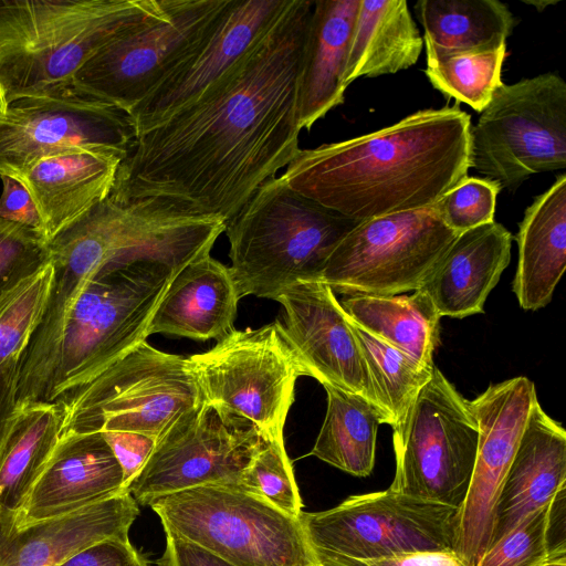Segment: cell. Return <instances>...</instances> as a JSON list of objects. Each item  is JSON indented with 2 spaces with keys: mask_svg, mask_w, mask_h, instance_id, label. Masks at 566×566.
Listing matches in <instances>:
<instances>
[{
  "mask_svg": "<svg viewBox=\"0 0 566 566\" xmlns=\"http://www.w3.org/2000/svg\"><path fill=\"white\" fill-rule=\"evenodd\" d=\"M314 0H286L193 103L135 136L109 197L234 217L297 151L298 87Z\"/></svg>",
  "mask_w": 566,
  "mask_h": 566,
  "instance_id": "cell-1",
  "label": "cell"
},
{
  "mask_svg": "<svg viewBox=\"0 0 566 566\" xmlns=\"http://www.w3.org/2000/svg\"><path fill=\"white\" fill-rule=\"evenodd\" d=\"M471 126L458 106L418 111L358 137L300 148L282 176L358 222L428 208L468 176Z\"/></svg>",
  "mask_w": 566,
  "mask_h": 566,
  "instance_id": "cell-2",
  "label": "cell"
},
{
  "mask_svg": "<svg viewBox=\"0 0 566 566\" xmlns=\"http://www.w3.org/2000/svg\"><path fill=\"white\" fill-rule=\"evenodd\" d=\"M224 230L219 217L185 213L154 198L119 202L108 196L49 241V304L67 311L87 281L106 266L148 262L179 272L210 253Z\"/></svg>",
  "mask_w": 566,
  "mask_h": 566,
  "instance_id": "cell-3",
  "label": "cell"
},
{
  "mask_svg": "<svg viewBox=\"0 0 566 566\" xmlns=\"http://www.w3.org/2000/svg\"><path fill=\"white\" fill-rule=\"evenodd\" d=\"M150 0H0V112L72 87L80 67Z\"/></svg>",
  "mask_w": 566,
  "mask_h": 566,
  "instance_id": "cell-4",
  "label": "cell"
},
{
  "mask_svg": "<svg viewBox=\"0 0 566 566\" xmlns=\"http://www.w3.org/2000/svg\"><path fill=\"white\" fill-rule=\"evenodd\" d=\"M357 223L301 195L282 175L266 180L226 223L239 298L275 300L298 282L318 280Z\"/></svg>",
  "mask_w": 566,
  "mask_h": 566,
  "instance_id": "cell-5",
  "label": "cell"
},
{
  "mask_svg": "<svg viewBox=\"0 0 566 566\" xmlns=\"http://www.w3.org/2000/svg\"><path fill=\"white\" fill-rule=\"evenodd\" d=\"M177 273L140 262L106 266L93 275L65 318L40 402L64 400L145 342Z\"/></svg>",
  "mask_w": 566,
  "mask_h": 566,
  "instance_id": "cell-6",
  "label": "cell"
},
{
  "mask_svg": "<svg viewBox=\"0 0 566 566\" xmlns=\"http://www.w3.org/2000/svg\"><path fill=\"white\" fill-rule=\"evenodd\" d=\"M205 398L188 357L146 340L57 403L62 433L130 431L156 442Z\"/></svg>",
  "mask_w": 566,
  "mask_h": 566,
  "instance_id": "cell-7",
  "label": "cell"
},
{
  "mask_svg": "<svg viewBox=\"0 0 566 566\" xmlns=\"http://www.w3.org/2000/svg\"><path fill=\"white\" fill-rule=\"evenodd\" d=\"M166 534L234 566H313L298 518L239 488L201 485L154 500Z\"/></svg>",
  "mask_w": 566,
  "mask_h": 566,
  "instance_id": "cell-8",
  "label": "cell"
},
{
  "mask_svg": "<svg viewBox=\"0 0 566 566\" xmlns=\"http://www.w3.org/2000/svg\"><path fill=\"white\" fill-rule=\"evenodd\" d=\"M232 0H150L75 73V93L129 113Z\"/></svg>",
  "mask_w": 566,
  "mask_h": 566,
  "instance_id": "cell-9",
  "label": "cell"
},
{
  "mask_svg": "<svg viewBox=\"0 0 566 566\" xmlns=\"http://www.w3.org/2000/svg\"><path fill=\"white\" fill-rule=\"evenodd\" d=\"M470 134V168L510 192L532 175L565 169L566 82L547 72L502 83Z\"/></svg>",
  "mask_w": 566,
  "mask_h": 566,
  "instance_id": "cell-10",
  "label": "cell"
},
{
  "mask_svg": "<svg viewBox=\"0 0 566 566\" xmlns=\"http://www.w3.org/2000/svg\"><path fill=\"white\" fill-rule=\"evenodd\" d=\"M479 434L470 400L434 366L402 424L392 430L396 471L389 490L460 510Z\"/></svg>",
  "mask_w": 566,
  "mask_h": 566,
  "instance_id": "cell-11",
  "label": "cell"
},
{
  "mask_svg": "<svg viewBox=\"0 0 566 566\" xmlns=\"http://www.w3.org/2000/svg\"><path fill=\"white\" fill-rule=\"evenodd\" d=\"M458 509L389 489L353 495L337 506L298 515L321 566L413 552L453 551Z\"/></svg>",
  "mask_w": 566,
  "mask_h": 566,
  "instance_id": "cell-12",
  "label": "cell"
},
{
  "mask_svg": "<svg viewBox=\"0 0 566 566\" xmlns=\"http://www.w3.org/2000/svg\"><path fill=\"white\" fill-rule=\"evenodd\" d=\"M188 360L209 405L252 424L264 439L283 436L304 374L281 322L233 329Z\"/></svg>",
  "mask_w": 566,
  "mask_h": 566,
  "instance_id": "cell-13",
  "label": "cell"
},
{
  "mask_svg": "<svg viewBox=\"0 0 566 566\" xmlns=\"http://www.w3.org/2000/svg\"><path fill=\"white\" fill-rule=\"evenodd\" d=\"M458 235L433 206L360 221L334 249L318 280L347 296L417 291Z\"/></svg>",
  "mask_w": 566,
  "mask_h": 566,
  "instance_id": "cell-14",
  "label": "cell"
},
{
  "mask_svg": "<svg viewBox=\"0 0 566 566\" xmlns=\"http://www.w3.org/2000/svg\"><path fill=\"white\" fill-rule=\"evenodd\" d=\"M135 130L122 109L71 87L0 112V176L19 177L41 158L75 149L127 156Z\"/></svg>",
  "mask_w": 566,
  "mask_h": 566,
  "instance_id": "cell-15",
  "label": "cell"
},
{
  "mask_svg": "<svg viewBox=\"0 0 566 566\" xmlns=\"http://www.w3.org/2000/svg\"><path fill=\"white\" fill-rule=\"evenodd\" d=\"M261 440L252 424L205 401L156 442L126 490L137 504L149 505L201 485L239 488Z\"/></svg>",
  "mask_w": 566,
  "mask_h": 566,
  "instance_id": "cell-16",
  "label": "cell"
},
{
  "mask_svg": "<svg viewBox=\"0 0 566 566\" xmlns=\"http://www.w3.org/2000/svg\"><path fill=\"white\" fill-rule=\"evenodd\" d=\"M536 398L533 381L518 376L492 384L470 400L480 434L453 544V552L468 566H476L491 546L494 505Z\"/></svg>",
  "mask_w": 566,
  "mask_h": 566,
  "instance_id": "cell-17",
  "label": "cell"
},
{
  "mask_svg": "<svg viewBox=\"0 0 566 566\" xmlns=\"http://www.w3.org/2000/svg\"><path fill=\"white\" fill-rule=\"evenodd\" d=\"M286 0H232L129 113L135 136L193 103L272 22Z\"/></svg>",
  "mask_w": 566,
  "mask_h": 566,
  "instance_id": "cell-18",
  "label": "cell"
},
{
  "mask_svg": "<svg viewBox=\"0 0 566 566\" xmlns=\"http://www.w3.org/2000/svg\"><path fill=\"white\" fill-rule=\"evenodd\" d=\"M275 301L283 306L282 329L304 376L356 395L378 411L349 317L333 290L319 280L303 281Z\"/></svg>",
  "mask_w": 566,
  "mask_h": 566,
  "instance_id": "cell-19",
  "label": "cell"
},
{
  "mask_svg": "<svg viewBox=\"0 0 566 566\" xmlns=\"http://www.w3.org/2000/svg\"><path fill=\"white\" fill-rule=\"evenodd\" d=\"M124 475L102 433L69 431L59 442L23 505L18 526L65 515L118 495Z\"/></svg>",
  "mask_w": 566,
  "mask_h": 566,
  "instance_id": "cell-20",
  "label": "cell"
},
{
  "mask_svg": "<svg viewBox=\"0 0 566 566\" xmlns=\"http://www.w3.org/2000/svg\"><path fill=\"white\" fill-rule=\"evenodd\" d=\"M138 512L128 492L22 526L15 524L12 514L0 511V566H59L98 542L128 541Z\"/></svg>",
  "mask_w": 566,
  "mask_h": 566,
  "instance_id": "cell-21",
  "label": "cell"
},
{
  "mask_svg": "<svg viewBox=\"0 0 566 566\" xmlns=\"http://www.w3.org/2000/svg\"><path fill=\"white\" fill-rule=\"evenodd\" d=\"M566 486V432L536 398L493 511L491 546ZM490 546V547H491Z\"/></svg>",
  "mask_w": 566,
  "mask_h": 566,
  "instance_id": "cell-22",
  "label": "cell"
},
{
  "mask_svg": "<svg viewBox=\"0 0 566 566\" xmlns=\"http://www.w3.org/2000/svg\"><path fill=\"white\" fill-rule=\"evenodd\" d=\"M513 235L495 221L460 233L421 287L439 316L483 313L488 295L511 259Z\"/></svg>",
  "mask_w": 566,
  "mask_h": 566,
  "instance_id": "cell-23",
  "label": "cell"
},
{
  "mask_svg": "<svg viewBox=\"0 0 566 566\" xmlns=\"http://www.w3.org/2000/svg\"><path fill=\"white\" fill-rule=\"evenodd\" d=\"M122 161L75 149L41 158L17 177L31 195L48 241L111 195Z\"/></svg>",
  "mask_w": 566,
  "mask_h": 566,
  "instance_id": "cell-24",
  "label": "cell"
},
{
  "mask_svg": "<svg viewBox=\"0 0 566 566\" xmlns=\"http://www.w3.org/2000/svg\"><path fill=\"white\" fill-rule=\"evenodd\" d=\"M229 266L211 256H198L171 280L147 333L220 339L233 331L239 302Z\"/></svg>",
  "mask_w": 566,
  "mask_h": 566,
  "instance_id": "cell-25",
  "label": "cell"
},
{
  "mask_svg": "<svg viewBox=\"0 0 566 566\" xmlns=\"http://www.w3.org/2000/svg\"><path fill=\"white\" fill-rule=\"evenodd\" d=\"M359 0H314L298 87V126L310 130L342 105L344 73Z\"/></svg>",
  "mask_w": 566,
  "mask_h": 566,
  "instance_id": "cell-26",
  "label": "cell"
},
{
  "mask_svg": "<svg viewBox=\"0 0 566 566\" xmlns=\"http://www.w3.org/2000/svg\"><path fill=\"white\" fill-rule=\"evenodd\" d=\"M518 260L513 292L520 306H546L566 268V175L527 207L515 237Z\"/></svg>",
  "mask_w": 566,
  "mask_h": 566,
  "instance_id": "cell-27",
  "label": "cell"
},
{
  "mask_svg": "<svg viewBox=\"0 0 566 566\" xmlns=\"http://www.w3.org/2000/svg\"><path fill=\"white\" fill-rule=\"evenodd\" d=\"M423 39L405 0H359L346 59L344 84L395 74L415 65Z\"/></svg>",
  "mask_w": 566,
  "mask_h": 566,
  "instance_id": "cell-28",
  "label": "cell"
},
{
  "mask_svg": "<svg viewBox=\"0 0 566 566\" xmlns=\"http://www.w3.org/2000/svg\"><path fill=\"white\" fill-rule=\"evenodd\" d=\"M415 10L424 30L427 62L499 49L517 23L500 0H419Z\"/></svg>",
  "mask_w": 566,
  "mask_h": 566,
  "instance_id": "cell-29",
  "label": "cell"
},
{
  "mask_svg": "<svg viewBox=\"0 0 566 566\" xmlns=\"http://www.w3.org/2000/svg\"><path fill=\"white\" fill-rule=\"evenodd\" d=\"M340 305L366 332L402 352L421 367L433 369L441 317L422 289L410 295H352Z\"/></svg>",
  "mask_w": 566,
  "mask_h": 566,
  "instance_id": "cell-30",
  "label": "cell"
},
{
  "mask_svg": "<svg viewBox=\"0 0 566 566\" xmlns=\"http://www.w3.org/2000/svg\"><path fill=\"white\" fill-rule=\"evenodd\" d=\"M62 421L55 402L18 406L0 464V511L21 509L59 442Z\"/></svg>",
  "mask_w": 566,
  "mask_h": 566,
  "instance_id": "cell-31",
  "label": "cell"
},
{
  "mask_svg": "<svg viewBox=\"0 0 566 566\" xmlns=\"http://www.w3.org/2000/svg\"><path fill=\"white\" fill-rule=\"evenodd\" d=\"M327 394L326 415L311 451L312 455L358 478L374 469L376 438L381 418L365 399L333 386Z\"/></svg>",
  "mask_w": 566,
  "mask_h": 566,
  "instance_id": "cell-32",
  "label": "cell"
},
{
  "mask_svg": "<svg viewBox=\"0 0 566 566\" xmlns=\"http://www.w3.org/2000/svg\"><path fill=\"white\" fill-rule=\"evenodd\" d=\"M349 322L367 368L381 423L396 430L433 369L421 367L402 352L366 332L350 317Z\"/></svg>",
  "mask_w": 566,
  "mask_h": 566,
  "instance_id": "cell-33",
  "label": "cell"
},
{
  "mask_svg": "<svg viewBox=\"0 0 566 566\" xmlns=\"http://www.w3.org/2000/svg\"><path fill=\"white\" fill-rule=\"evenodd\" d=\"M506 45L491 51L458 53L427 62L431 85L448 98L482 112L501 81Z\"/></svg>",
  "mask_w": 566,
  "mask_h": 566,
  "instance_id": "cell-34",
  "label": "cell"
},
{
  "mask_svg": "<svg viewBox=\"0 0 566 566\" xmlns=\"http://www.w3.org/2000/svg\"><path fill=\"white\" fill-rule=\"evenodd\" d=\"M52 276L49 262L0 297V365L22 356L45 312Z\"/></svg>",
  "mask_w": 566,
  "mask_h": 566,
  "instance_id": "cell-35",
  "label": "cell"
},
{
  "mask_svg": "<svg viewBox=\"0 0 566 566\" xmlns=\"http://www.w3.org/2000/svg\"><path fill=\"white\" fill-rule=\"evenodd\" d=\"M239 489L298 518L302 501L283 436L262 438L242 475Z\"/></svg>",
  "mask_w": 566,
  "mask_h": 566,
  "instance_id": "cell-36",
  "label": "cell"
},
{
  "mask_svg": "<svg viewBox=\"0 0 566 566\" xmlns=\"http://www.w3.org/2000/svg\"><path fill=\"white\" fill-rule=\"evenodd\" d=\"M49 262V241L42 232L0 218V297Z\"/></svg>",
  "mask_w": 566,
  "mask_h": 566,
  "instance_id": "cell-37",
  "label": "cell"
},
{
  "mask_svg": "<svg viewBox=\"0 0 566 566\" xmlns=\"http://www.w3.org/2000/svg\"><path fill=\"white\" fill-rule=\"evenodd\" d=\"M501 188L485 178H463L446 192L433 208L447 227L457 233L494 221Z\"/></svg>",
  "mask_w": 566,
  "mask_h": 566,
  "instance_id": "cell-38",
  "label": "cell"
},
{
  "mask_svg": "<svg viewBox=\"0 0 566 566\" xmlns=\"http://www.w3.org/2000/svg\"><path fill=\"white\" fill-rule=\"evenodd\" d=\"M548 504L526 516L494 543L476 566H536L545 560L548 556L546 541Z\"/></svg>",
  "mask_w": 566,
  "mask_h": 566,
  "instance_id": "cell-39",
  "label": "cell"
},
{
  "mask_svg": "<svg viewBox=\"0 0 566 566\" xmlns=\"http://www.w3.org/2000/svg\"><path fill=\"white\" fill-rule=\"evenodd\" d=\"M59 566H149L129 539H105L66 558Z\"/></svg>",
  "mask_w": 566,
  "mask_h": 566,
  "instance_id": "cell-40",
  "label": "cell"
},
{
  "mask_svg": "<svg viewBox=\"0 0 566 566\" xmlns=\"http://www.w3.org/2000/svg\"><path fill=\"white\" fill-rule=\"evenodd\" d=\"M101 433L122 468L126 490L151 453L156 441L130 431H103Z\"/></svg>",
  "mask_w": 566,
  "mask_h": 566,
  "instance_id": "cell-41",
  "label": "cell"
},
{
  "mask_svg": "<svg viewBox=\"0 0 566 566\" xmlns=\"http://www.w3.org/2000/svg\"><path fill=\"white\" fill-rule=\"evenodd\" d=\"M0 179L2 181L0 218L21 223L44 234L41 217L25 186L11 176H0Z\"/></svg>",
  "mask_w": 566,
  "mask_h": 566,
  "instance_id": "cell-42",
  "label": "cell"
},
{
  "mask_svg": "<svg viewBox=\"0 0 566 566\" xmlns=\"http://www.w3.org/2000/svg\"><path fill=\"white\" fill-rule=\"evenodd\" d=\"M166 548L156 566H234L211 552L178 536L166 534Z\"/></svg>",
  "mask_w": 566,
  "mask_h": 566,
  "instance_id": "cell-43",
  "label": "cell"
},
{
  "mask_svg": "<svg viewBox=\"0 0 566 566\" xmlns=\"http://www.w3.org/2000/svg\"><path fill=\"white\" fill-rule=\"evenodd\" d=\"M20 358H12L0 365V464L17 412V377Z\"/></svg>",
  "mask_w": 566,
  "mask_h": 566,
  "instance_id": "cell-44",
  "label": "cell"
},
{
  "mask_svg": "<svg viewBox=\"0 0 566 566\" xmlns=\"http://www.w3.org/2000/svg\"><path fill=\"white\" fill-rule=\"evenodd\" d=\"M336 566H468L453 551L413 552L386 558L352 560Z\"/></svg>",
  "mask_w": 566,
  "mask_h": 566,
  "instance_id": "cell-45",
  "label": "cell"
},
{
  "mask_svg": "<svg viewBox=\"0 0 566 566\" xmlns=\"http://www.w3.org/2000/svg\"><path fill=\"white\" fill-rule=\"evenodd\" d=\"M546 541L548 556L566 554V486L548 504Z\"/></svg>",
  "mask_w": 566,
  "mask_h": 566,
  "instance_id": "cell-46",
  "label": "cell"
},
{
  "mask_svg": "<svg viewBox=\"0 0 566 566\" xmlns=\"http://www.w3.org/2000/svg\"><path fill=\"white\" fill-rule=\"evenodd\" d=\"M536 566H566V554L548 556L545 560Z\"/></svg>",
  "mask_w": 566,
  "mask_h": 566,
  "instance_id": "cell-47",
  "label": "cell"
},
{
  "mask_svg": "<svg viewBox=\"0 0 566 566\" xmlns=\"http://www.w3.org/2000/svg\"><path fill=\"white\" fill-rule=\"evenodd\" d=\"M523 2L534 6L537 9V11H543L547 6L556 3V1H551V0H548V1H546V0H543V1H534V0L525 1V0H523Z\"/></svg>",
  "mask_w": 566,
  "mask_h": 566,
  "instance_id": "cell-48",
  "label": "cell"
},
{
  "mask_svg": "<svg viewBox=\"0 0 566 566\" xmlns=\"http://www.w3.org/2000/svg\"><path fill=\"white\" fill-rule=\"evenodd\" d=\"M313 566H321V565L316 564V565H313Z\"/></svg>",
  "mask_w": 566,
  "mask_h": 566,
  "instance_id": "cell-49",
  "label": "cell"
}]
</instances>
